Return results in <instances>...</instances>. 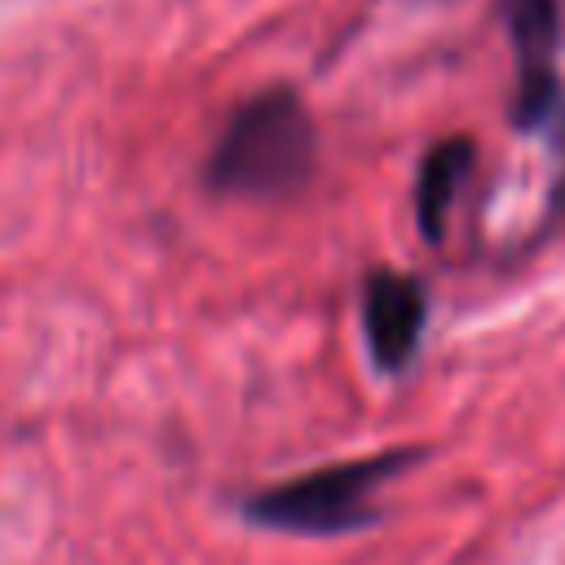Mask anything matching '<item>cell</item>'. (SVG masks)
I'll list each match as a JSON object with an SVG mask.
<instances>
[{
  "label": "cell",
  "mask_w": 565,
  "mask_h": 565,
  "mask_svg": "<svg viewBox=\"0 0 565 565\" xmlns=\"http://www.w3.org/2000/svg\"><path fill=\"white\" fill-rule=\"evenodd\" d=\"M547 212H552V216H565V168H561V177H556V185H552Z\"/></svg>",
  "instance_id": "obj_6"
},
{
  "label": "cell",
  "mask_w": 565,
  "mask_h": 565,
  "mask_svg": "<svg viewBox=\"0 0 565 565\" xmlns=\"http://www.w3.org/2000/svg\"><path fill=\"white\" fill-rule=\"evenodd\" d=\"M419 459H424L419 446H402V450H380L366 459L313 468L291 481L265 486L247 503V516L269 530H287V534H353L380 521V512L371 508V494L384 481L415 468Z\"/></svg>",
  "instance_id": "obj_2"
},
{
  "label": "cell",
  "mask_w": 565,
  "mask_h": 565,
  "mask_svg": "<svg viewBox=\"0 0 565 565\" xmlns=\"http://www.w3.org/2000/svg\"><path fill=\"white\" fill-rule=\"evenodd\" d=\"M508 18V35L516 49V124L547 128L565 115V93L556 75L561 53V0H499Z\"/></svg>",
  "instance_id": "obj_3"
},
{
  "label": "cell",
  "mask_w": 565,
  "mask_h": 565,
  "mask_svg": "<svg viewBox=\"0 0 565 565\" xmlns=\"http://www.w3.org/2000/svg\"><path fill=\"white\" fill-rule=\"evenodd\" d=\"M472 163H477V146L468 137H446L424 154L419 177H415V221L428 243L446 238V216H450Z\"/></svg>",
  "instance_id": "obj_5"
},
{
  "label": "cell",
  "mask_w": 565,
  "mask_h": 565,
  "mask_svg": "<svg viewBox=\"0 0 565 565\" xmlns=\"http://www.w3.org/2000/svg\"><path fill=\"white\" fill-rule=\"evenodd\" d=\"M428 322V291L402 269H371L362 282V331L371 358L384 375H397L415 362Z\"/></svg>",
  "instance_id": "obj_4"
},
{
  "label": "cell",
  "mask_w": 565,
  "mask_h": 565,
  "mask_svg": "<svg viewBox=\"0 0 565 565\" xmlns=\"http://www.w3.org/2000/svg\"><path fill=\"white\" fill-rule=\"evenodd\" d=\"M318 132L291 88H265L234 110L212 159L207 185L238 199H291L309 185Z\"/></svg>",
  "instance_id": "obj_1"
}]
</instances>
